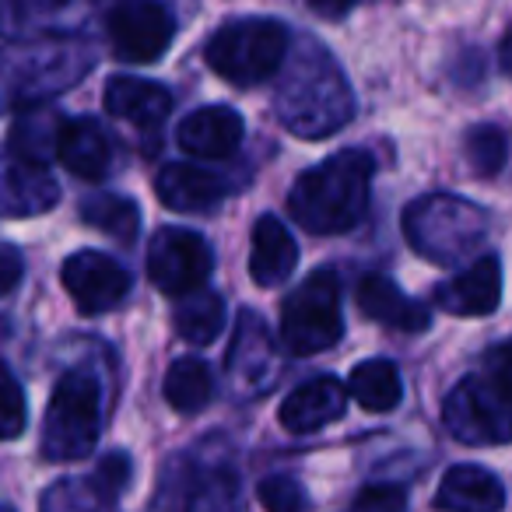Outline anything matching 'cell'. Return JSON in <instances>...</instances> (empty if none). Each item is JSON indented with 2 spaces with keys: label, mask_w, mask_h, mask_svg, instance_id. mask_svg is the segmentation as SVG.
<instances>
[{
  "label": "cell",
  "mask_w": 512,
  "mask_h": 512,
  "mask_svg": "<svg viewBox=\"0 0 512 512\" xmlns=\"http://www.w3.org/2000/svg\"><path fill=\"white\" fill-rule=\"evenodd\" d=\"M397 509H404V491L390 488V484H372L351 505V512H397Z\"/></svg>",
  "instance_id": "obj_34"
},
{
  "label": "cell",
  "mask_w": 512,
  "mask_h": 512,
  "mask_svg": "<svg viewBox=\"0 0 512 512\" xmlns=\"http://www.w3.org/2000/svg\"><path fill=\"white\" fill-rule=\"evenodd\" d=\"M372 172H376V162L369 151H337L295 179L288 193V211L313 235L351 232L369 211Z\"/></svg>",
  "instance_id": "obj_2"
},
{
  "label": "cell",
  "mask_w": 512,
  "mask_h": 512,
  "mask_svg": "<svg viewBox=\"0 0 512 512\" xmlns=\"http://www.w3.org/2000/svg\"><path fill=\"white\" fill-rule=\"evenodd\" d=\"M25 274V264H22V253H18L15 246H0V288L4 292H15L18 281H22Z\"/></svg>",
  "instance_id": "obj_36"
},
{
  "label": "cell",
  "mask_w": 512,
  "mask_h": 512,
  "mask_svg": "<svg viewBox=\"0 0 512 512\" xmlns=\"http://www.w3.org/2000/svg\"><path fill=\"white\" fill-rule=\"evenodd\" d=\"M0 376H4V414H0V421H4V439H18L25 428V397H22V383H18V376L8 369V365H0Z\"/></svg>",
  "instance_id": "obj_33"
},
{
  "label": "cell",
  "mask_w": 512,
  "mask_h": 512,
  "mask_svg": "<svg viewBox=\"0 0 512 512\" xmlns=\"http://www.w3.org/2000/svg\"><path fill=\"white\" fill-rule=\"evenodd\" d=\"M299 264L295 235L278 214H260L253 225V253H249V274L260 288H278L292 278Z\"/></svg>",
  "instance_id": "obj_19"
},
{
  "label": "cell",
  "mask_w": 512,
  "mask_h": 512,
  "mask_svg": "<svg viewBox=\"0 0 512 512\" xmlns=\"http://www.w3.org/2000/svg\"><path fill=\"white\" fill-rule=\"evenodd\" d=\"M81 221L120 242H134L137 228H141V211L134 200L120 197V193H95L81 204Z\"/></svg>",
  "instance_id": "obj_28"
},
{
  "label": "cell",
  "mask_w": 512,
  "mask_h": 512,
  "mask_svg": "<svg viewBox=\"0 0 512 512\" xmlns=\"http://www.w3.org/2000/svg\"><path fill=\"white\" fill-rule=\"evenodd\" d=\"M404 235L414 253L428 256L432 264H460L488 239V211L456 193H432L407 204Z\"/></svg>",
  "instance_id": "obj_3"
},
{
  "label": "cell",
  "mask_w": 512,
  "mask_h": 512,
  "mask_svg": "<svg viewBox=\"0 0 512 512\" xmlns=\"http://www.w3.org/2000/svg\"><path fill=\"white\" fill-rule=\"evenodd\" d=\"M442 421L463 446H505L512 442V397L491 376H467L449 390Z\"/></svg>",
  "instance_id": "obj_8"
},
{
  "label": "cell",
  "mask_w": 512,
  "mask_h": 512,
  "mask_svg": "<svg viewBox=\"0 0 512 512\" xmlns=\"http://www.w3.org/2000/svg\"><path fill=\"white\" fill-rule=\"evenodd\" d=\"M348 386L334 376L309 379V383L295 386L285 400H281L278 421L295 435H309L316 428L330 425V421L344 418L348 411Z\"/></svg>",
  "instance_id": "obj_15"
},
{
  "label": "cell",
  "mask_w": 512,
  "mask_h": 512,
  "mask_svg": "<svg viewBox=\"0 0 512 512\" xmlns=\"http://www.w3.org/2000/svg\"><path fill=\"white\" fill-rule=\"evenodd\" d=\"M214 397V376L200 358H176L165 372V400L176 414H200Z\"/></svg>",
  "instance_id": "obj_26"
},
{
  "label": "cell",
  "mask_w": 512,
  "mask_h": 512,
  "mask_svg": "<svg viewBox=\"0 0 512 512\" xmlns=\"http://www.w3.org/2000/svg\"><path fill=\"white\" fill-rule=\"evenodd\" d=\"M172 323H176V334L183 341L211 344L221 334V327H225V302L211 288H200V292H190L176 302Z\"/></svg>",
  "instance_id": "obj_27"
},
{
  "label": "cell",
  "mask_w": 512,
  "mask_h": 512,
  "mask_svg": "<svg viewBox=\"0 0 512 512\" xmlns=\"http://www.w3.org/2000/svg\"><path fill=\"white\" fill-rule=\"evenodd\" d=\"M225 369H228V383H232V390L239 397H256L260 390L271 386L274 369H278V348H274V337L267 330V323L253 309H242L239 313Z\"/></svg>",
  "instance_id": "obj_12"
},
{
  "label": "cell",
  "mask_w": 512,
  "mask_h": 512,
  "mask_svg": "<svg viewBox=\"0 0 512 512\" xmlns=\"http://www.w3.org/2000/svg\"><path fill=\"white\" fill-rule=\"evenodd\" d=\"M106 32L123 64H155L176 39V18L162 0H120L106 15Z\"/></svg>",
  "instance_id": "obj_10"
},
{
  "label": "cell",
  "mask_w": 512,
  "mask_h": 512,
  "mask_svg": "<svg viewBox=\"0 0 512 512\" xmlns=\"http://www.w3.org/2000/svg\"><path fill=\"white\" fill-rule=\"evenodd\" d=\"M435 302L453 316H491L502 302V264H498V256H474V264L435 288Z\"/></svg>",
  "instance_id": "obj_13"
},
{
  "label": "cell",
  "mask_w": 512,
  "mask_h": 512,
  "mask_svg": "<svg viewBox=\"0 0 512 512\" xmlns=\"http://www.w3.org/2000/svg\"><path fill=\"white\" fill-rule=\"evenodd\" d=\"M130 477H134V463H130V456L127 453H109V456H102L99 467H95L92 484L102 491V495L120 498L123 491L130 488Z\"/></svg>",
  "instance_id": "obj_32"
},
{
  "label": "cell",
  "mask_w": 512,
  "mask_h": 512,
  "mask_svg": "<svg viewBox=\"0 0 512 512\" xmlns=\"http://www.w3.org/2000/svg\"><path fill=\"white\" fill-rule=\"evenodd\" d=\"M488 376L512 397V341L498 344V348L488 355Z\"/></svg>",
  "instance_id": "obj_35"
},
{
  "label": "cell",
  "mask_w": 512,
  "mask_h": 512,
  "mask_svg": "<svg viewBox=\"0 0 512 512\" xmlns=\"http://www.w3.org/2000/svg\"><path fill=\"white\" fill-rule=\"evenodd\" d=\"M29 8H36V11H53V8H64L67 0H25Z\"/></svg>",
  "instance_id": "obj_39"
},
{
  "label": "cell",
  "mask_w": 512,
  "mask_h": 512,
  "mask_svg": "<svg viewBox=\"0 0 512 512\" xmlns=\"http://www.w3.org/2000/svg\"><path fill=\"white\" fill-rule=\"evenodd\" d=\"M92 71V46L85 39L57 36L43 43H25L22 57H11V102L43 106L50 95L67 92Z\"/></svg>",
  "instance_id": "obj_7"
},
{
  "label": "cell",
  "mask_w": 512,
  "mask_h": 512,
  "mask_svg": "<svg viewBox=\"0 0 512 512\" xmlns=\"http://www.w3.org/2000/svg\"><path fill=\"white\" fill-rule=\"evenodd\" d=\"M256 498H260V505L267 512H309V505H313L309 502V491L288 474L264 477V481L256 484Z\"/></svg>",
  "instance_id": "obj_31"
},
{
  "label": "cell",
  "mask_w": 512,
  "mask_h": 512,
  "mask_svg": "<svg viewBox=\"0 0 512 512\" xmlns=\"http://www.w3.org/2000/svg\"><path fill=\"white\" fill-rule=\"evenodd\" d=\"M358 309L369 316L372 323L386 330H400V334H421L432 323L425 302L411 299L397 281H390L386 274H365L358 281Z\"/></svg>",
  "instance_id": "obj_14"
},
{
  "label": "cell",
  "mask_w": 512,
  "mask_h": 512,
  "mask_svg": "<svg viewBox=\"0 0 512 512\" xmlns=\"http://www.w3.org/2000/svg\"><path fill=\"white\" fill-rule=\"evenodd\" d=\"M292 36L274 18H235L225 22L204 46L207 67L235 88L271 81L288 64Z\"/></svg>",
  "instance_id": "obj_4"
},
{
  "label": "cell",
  "mask_w": 512,
  "mask_h": 512,
  "mask_svg": "<svg viewBox=\"0 0 512 512\" xmlns=\"http://www.w3.org/2000/svg\"><path fill=\"white\" fill-rule=\"evenodd\" d=\"M67 120L60 113H50L43 106H29L15 120L8 137V155L29 158V162H50L60 155V141H64Z\"/></svg>",
  "instance_id": "obj_23"
},
{
  "label": "cell",
  "mask_w": 512,
  "mask_h": 512,
  "mask_svg": "<svg viewBox=\"0 0 512 512\" xmlns=\"http://www.w3.org/2000/svg\"><path fill=\"white\" fill-rule=\"evenodd\" d=\"M351 8H355V0H309V11H313V15H320V18H327V22L344 18Z\"/></svg>",
  "instance_id": "obj_37"
},
{
  "label": "cell",
  "mask_w": 512,
  "mask_h": 512,
  "mask_svg": "<svg viewBox=\"0 0 512 512\" xmlns=\"http://www.w3.org/2000/svg\"><path fill=\"white\" fill-rule=\"evenodd\" d=\"M4 214L8 218H36L46 214L60 200V183L46 162H29V158L8 155V169H4Z\"/></svg>",
  "instance_id": "obj_18"
},
{
  "label": "cell",
  "mask_w": 512,
  "mask_h": 512,
  "mask_svg": "<svg viewBox=\"0 0 512 512\" xmlns=\"http://www.w3.org/2000/svg\"><path fill=\"white\" fill-rule=\"evenodd\" d=\"M102 106L113 120L134 123V127H158L165 116L172 113V92L158 81H144V78H113L106 85V95H102Z\"/></svg>",
  "instance_id": "obj_22"
},
{
  "label": "cell",
  "mask_w": 512,
  "mask_h": 512,
  "mask_svg": "<svg viewBox=\"0 0 512 512\" xmlns=\"http://www.w3.org/2000/svg\"><path fill=\"white\" fill-rule=\"evenodd\" d=\"M186 512H242V481L228 463L200 467L190 481Z\"/></svg>",
  "instance_id": "obj_25"
},
{
  "label": "cell",
  "mask_w": 512,
  "mask_h": 512,
  "mask_svg": "<svg viewBox=\"0 0 512 512\" xmlns=\"http://www.w3.org/2000/svg\"><path fill=\"white\" fill-rule=\"evenodd\" d=\"M99 432H102L99 379L88 369H67L57 379V386H53L39 449L53 463L85 460L95 449V442H99Z\"/></svg>",
  "instance_id": "obj_5"
},
{
  "label": "cell",
  "mask_w": 512,
  "mask_h": 512,
  "mask_svg": "<svg viewBox=\"0 0 512 512\" xmlns=\"http://www.w3.org/2000/svg\"><path fill=\"white\" fill-rule=\"evenodd\" d=\"M498 64H502V71L512 78V36H505L502 46H498Z\"/></svg>",
  "instance_id": "obj_38"
},
{
  "label": "cell",
  "mask_w": 512,
  "mask_h": 512,
  "mask_svg": "<svg viewBox=\"0 0 512 512\" xmlns=\"http://www.w3.org/2000/svg\"><path fill=\"white\" fill-rule=\"evenodd\" d=\"M348 390L365 411L386 414L404 397V379H400V369L390 358H369V362L355 365V372L348 379Z\"/></svg>",
  "instance_id": "obj_24"
},
{
  "label": "cell",
  "mask_w": 512,
  "mask_h": 512,
  "mask_svg": "<svg viewBox=\"0 0 512 512\" xmlns=\"http://www.w3.org/2000/svg\"><path fill=\"white\" fill-rule=\"evenodd\" d=\"M67 295L85 316H102L113 306H120L130 292V274L120 260L99 249H78L60 267Z\"/></svg>",
  "instance_id": "obj_11"
},
{
  "label": "cell",
  "mask_w": 512,
  "mask_h": 512,
  "mask_svg": "<svg viewBox=\"0 0 512 512\" xmlns=\"http://www.w3.org/2000/svg\"><path fill=\"white\" fill-rule=\"evenodd\" d=\"M155 193L169 211L200 214L218 207L228 197V183L218 172L197 169V165H186V162H172L155 176Z\"/></svg>",
  "instance_id": "obj_17"
},
{
  "label": "cell",
  "mask_w": 512,
  "mask_h": 512,
  "mask_svg": "<svg viewBox=\"0 0 512 512\" xmlns=\"http://www.w3.org/2000/svg\"><path fill=\"white\" fill-rule=\"evenodd\" d=\"M43 512H120L116 498L102 495L92 481H60L43 495Z\"/></svg>",
  "instance_id": "obj_30"
},
{
  "label": "cell",
  "mask_w": 512,
  "mask_h": 512,
  "mask_svg": "<svg viewBox=\"0 0 512 512\" xmlns=\"http://www.w3.org/2000/svg\"><path fill=\"white\" fill-rule=\"evenodd\" d=\"M463 155H467L474 172L495 176V172H502L505 158H509V137L495 123H481V127L467 130V137H463Z\"/></svg>",
  "instance_id": "obj_29"
},
{
  "label": "cell",
  "mask_w": 512,
  "mask_h": 512,
  "mask_svg": "<svg viewBox=\"0 0 512 512\" xmlns=\"http://www.w3.org/2000/svg\"><path fill=\"white\" fill-rule=\"evenodd\" d=\"M246 137V123L228 106H204L183 116L176 127V141L186 155L197 158H232Z\"/></svg>",
  "instance_id": "obj_16"
},
{
  "label": "cell",
  "mask_w": 512,
  "mask_h": 512,
  "mask_svg": "<svg viewBox=\"0 0 512 512\" xmlns=\"http://www.w3.org/2000/svg\"><path fill=\"white\" fill-rule=\"evenodd\" d=\"M344 337L341 274L320 267L281 306V341L292 355H320Z\"/></svg>",
  "instance_id": "obj_6"
},
{
  "label": "cell",
  "mask_w": 512,
  "mask_h": 512,
  "mask_svg": "<svg viewBox=\"0 0 512 512\" xmlns=\"http://www.w3.org/2000/svg\"><path fill=\"white\" fill-rule=\"evenodd\" d=\"M274 113L281 127L295 137H330L348 127L355 116V95L337 67V60L320 43L302 39L295 57H288L281 88L274 95Z\"/></svg>",
  "instance_id": "obj_1"
},
{
  "label": "cell",
  "mask_w": 512,
  "mask_h": 512,
  "mask_svg": "<svg viewBox=\"0 0 512 512\" xmlns=\"http://www.w3.org/2000/svg\"><path fill=\"white\" fill-rule=\"evenodd\" d=\"M60 165L78 179H102L116 165V137L99 120H67L60 141Z\"/></svg>",
  "instance_id": "obj_20"
},
{
  "label": "cell",
  "mask_w": 512,
  "mask_h": 512,
  "mask_svg": "<svg viewBox=\"0 0 512 512\" xmlns=\"http://www.w3.org/2000/svg\"><path fill=\"white\" fill-rule=\"evenodd\" d=\"M435 509L442 512H502L505 488L491 470L460 463L449 467L435 491Z\"/></svg>",
  "instance_id": "obj_21"
},
{
  "label": "cell",
  "mask_w": 512,
  "mask_h": 512,
  "mask_svg": "<svg viewBox=\"0 0 512 512\" xmlns=\"http://www.w3.org/2000/svg\"><path fill=\"white\" fill-rule=\"evenodd\" d=\"M214 253L204 235L190 228H158L148 242V281L162 295L200 292L211 281Z\"/></svg>",
  "instance_id": "obj_9"
}]
</instances>
